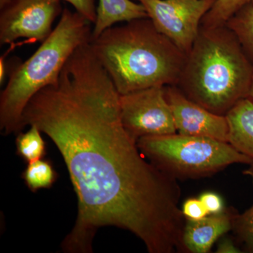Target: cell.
Wrapping results in <instances>:
<instances>
[{
  "mask_svg": "<svg viewBox=\"0 0 253 253\" xmlns=\"http://www.w3.org/2000/svg\"><path fill=\"white\" fill-rule=\"evenodd\" d=\"M4 59V56H1V59H0V83H1V84L4 81L5 76H6Z\"/></svg>",
  "mask_w": 253,
  "mask_h": 253,
  "instance_id": "obj_22",
  "label": "cell"
},
{
  "mask_svg": "<svg viewBox=\"0 0 253 253\" xmlns=\"http://www.w3.org/2000/svg\"><path fill=\"white\" fill-rule=\"evenodd\" d=\"M229 126V143L249 158V167L244 174L253 185V102L249 98L239 101L226 115Z\"/></svg>",
  "mask_w": 253,
  "mask_h": 253,
  "instance_id": "obj_11",
  "label": "cell"
},
{
  "mask_svg": "<svg viewBox=\"0 0 253 253\" xmlns=\"http://www.w3.org/2000/svg\"><path fill=\"white\" fill-rule=\"evenodd\" d=\"M249 99L251 100V101H252L253 102V76L252 80V84H251V89H250Z\"/></svg>",
  "mask_w": 253,
  "mask_h": 253,
  "instance_id": "obj_24",
  "label": "cell"
},
{
  "mask_svg": "<svg viewBox=\"0 0 253 253\" xmlns=\"http://www.w3.org/2000/svg\"><path fill=\"white\" fill-rule=\"evenodd\" d=\"M253 76V64L231 29L201 26L176 86L194 102L226 116L249 98Z\"/></svg>",
  "mask_w": 253,
  "mask_h": 253,
  "instance_id": "obj_3",
  "label": "cell"
},
{
  "mask_svg": "<svg viewBox=\"0 0 253 253\" xmlns=\"http://www.w3.org/2000/svg\"><path fill=\"white\" fill-rule=\"evenodd\" d=\"M176 132L229 143V126L226 116L218 115L186 97L176 85L165 86Z\"/></svg>",
  "mask_w": 253,
  "mask_h": 253,
  "instance_id": "obj_9",
  "label": "cell"
},
{
  "mask_svg": "<svg viewBox=\"0 0 253 253\" xmlns=\"http://www.w3.org/2000/svg\"><path fill=\"white\" fill-rule=\"evenodd\" d=\"M90 46L120 94L176 85L187 56L149 17L108 28Z\"/></svg>",
  "mask_w": 253,
  "mask_h": 253,
  "instance_id": "obj_2",
  "label": "cell"
},
{
  "mask_svg": "<svg viewBox=\"0 0 253 253\" xmlns=\"http://www.w3.org/2000/svg\"><path fill=\"white\" fill-rule=\"evenodd\" d=\"M120 111L123 126L136 142L144 136L176 133L165 86L120 95Z\"/></svg>",
  "mask_w": 253,
  "mask_h": 253,
  "instance_id": "obj_6",
  "label": "cell"
},
{
  "mask_svg": "<svg viewBox=\"0 0 253 253\" xmlns=\"http://www.w3.org/2000/svg\"><path fill=\"white\" fill-rule=\"evenodd\" d=\"M147 17L146 10L139 2L131 0H99L91 39L97 38L116 23Z\"/></svg>",
  "mask_w": 253,
  "mask_h": 253,
  "instance_id": "obj_12",
  "label": "cell"
},
{
  "mask_svg": "<svg viewBox=\"0 0 253 253\" xmlns=\"http://www.w3.org/2000/svg\"><path fill=\"white\" fill-rule=\"evenodd\" d=\"M138 149L150 162L176 179L212 175L249 158L228 142L174 133L141 137Z\"/></svg>",
  "mask_w": 253,
  "mask_h": 253,
  "instance_id": "obj_5",
  "label": "cell"
},
{
  "mask_svg": "<svg viewBox=\"0 0 253 253\" xmlns=\"http://www.w3.org/2000/svg\"><path fill=\"white\" fill-rule=\"evenodd\" d=\"M89 20L65 8L56 28L36 52L15 66L0 94V131L4 136L22 131L23 111L42 89L58 81L63 66L80 46L91 40Z\"/></svg>",
  "mask_w": 253,
  "mask_h": 253,
  "instance_id": "obj_4",
  "label": "cell"
},
{
  "mask_svg": "<svg viewBox=\"0 0 253 253\" xmlns=\"http://www.w3.org/2000/svg\"><path fill=\"white\" fill-rule=\"evenodd\" d=\"M217 253H244L234 244L232 240L224 239L218 245Z\"/></svg>",
  "mask_w": 253,
  "mask_h": 253,
  "instance_id": "obj_21",
  "label": "cell"
},
{
  "mask_svg": "<svg viewBox=\"0 0 253 253\" xmlns=\"http://www.w3.org/2000/svg\"><path fill=\"white\" fill-rule=\"evenodd\" d=\"M13 0H0V9H3L6 7L7 5L12 1Z\"/></svg>",
  "mask_w": 253,
  "mask_h": 253,
  "instance_id": "obj_23",
  "label": "cell"
},
{
  "mask_svg": "<svg viewBox=\"0 0 253 253\" xmlns=\"http://www.w3.org/2000/svg\"><path fill=\"white\" fill-rule=\"evenodd\" d=\"M225 25L235 34L253 64V5L241 8Z\"/></svg>",
  "mask_w": 253,
  "mask_h": 253,
  "instance_id": "obj_13",
  "label": "cell"
},
{
  "mask_svg": "<svg viewBox=\"0 0 253 253\" xmlns=\"http://www.w3.org/2000/svg\"><path fill=\"white\" fill-rule=\"evenodd\" d=\"M155 27L186 55L199 35L201 21L215 0H136Z\"/></svg>",
  "mask_w": 253,
  "mask_h": 253,
  "instance_id": "obj_7",
  "label": "cell"
},
{
  "mask_svg": "<svg viewBox=\"0 0 253 253\" xmlns=\"http://www.w3.org/2000/svg\"><path fill=\"white\" fill-rule=\"evenodd\" d=\"M237 212L225 209L219 214H209L200 220L186 219L182 234L184 252L208 253L221 236L232 230Z\"/></svg>",
  "mask_w": 253,
  "mask_h": 253,
  "instance_id": "obj_10",
  "label": "cell"
},
{
  "mask_svg": "<svg viewBox=\"0 0 253 253\" xmlns=\"http://www.w3.org/2000/svg\"><path fill=\"white\" fill-rule=\"evenodd\" d=\"M58 174L52 163L47 160L41 159L28 163L22 174L26 186L33 192L52 187Z\"/></svg>",
  "mask_w": 253,
  "mask_h": 253,
  "instance_id": "obj_14",
  "label": "cell"
},
{
  "mask_svg": "<svg viewBox=\"0 0 253 253\" xmlns=\"http://www.w3.org/2000/svg\"><path fill=\"white\" fill-rule=\"evenodd\" d=\"M232 230L245 252L253 253V205L242 214L236 213Z\"/></svg>",
  "mask_w": 253,
  "mask_h": 253,
  "instance_id": "obj_17",
  "label": "cell"
},
{
  "mask_svg": "<svg viewBox=\"0 0 253 253\" xmlns=\"http://www.w3.org/2000/svg\"><path fill=\"white\" fill-rule=\"evenodd\" d=\"M62 11L60 0H13L1 10L0 43L12 44L19 38L42 42Z\"/></svg>",
  "mask_w": 253,
  "mask_h": 253,
  "instance_id": "obj_8",
  "label": "cell"
},
{
  "mask_svg": "<svg viewBox=\"0 0 253 253\" xmlns=\"http://www.w3.org/2000/svg\"><path fill=\"white\" fill-rule=\"evenodd\" d=\"M199 199L209 214H219L225 210L224 201L221 196L212 191L203 193L200 196Z\"/></svg>",
  "mask_w": 253,
  "mask_h": 253,
  "instance_id": "obj_19",
  "label": "cell"
},
{
  "mask_svg": "<svg viewBox=\"0 0 253 253\" xmlns=\"http://www.w3.org/2000/svg\"><path fill=\"white\" fill-rule=\"evenodd\" d=\"M248 5H253V0H215L203 18L201 26L215 27L225 25L233 15Z\"/></svg>",
  "mask_w": 253,
  "mask_h": 253,
  "instance_id": "obj_16",
  "label": "cell"
},
{
  "mask_svg": "<svg viewBox=\"0 0 253 253\" xmlns=\"http://www.w3.org/2000/svg\"><path fill=\"white\" fill-rule=\"evenodd\" d=\"M70 3L81 15L91 23H95L96 19V9L95 6V0H60Z\"/></svg>",
  "mask_w": 253,
  "mask_h": 253,
  "instance_id": "obj_20",
  "label": "cell"
},
{
  "mask_svg": "<svg viewBox=\"0 0 253 253\" xmlns=\"http://www.w3.org/2000/svg\"><path fill=\"white\" fill-rule=\"evenodd\" d=\"M181 211L186 219L191 220H200L209 215L201 200L195 198L186 200Z\"/></svg>",
  "mask_w": 253,
  "mask_h": 253,
  "instance_id": "obj_18",
  "label": "cell"
},
{
  "mask_svg": "<svg viewBox=\"0 0 253 253\" xmlns=\"http://www.w3.org/2000/svg\"><path fill=\"white\" fill-rule=\"evenodd\" d=\"M120 95L88 42L23 111L21 129L36 126L49 136L77 196V219L61 250L92 253L99 229L115 226L134 234L150 253L183 252L177 179L145 160L123 126Z\"/></svg>",
  "mask_w": 253,
  "mask_h": 253,
  "instance_id": "obj_1",
  "label": "cell"
},
{
  "mask_svg": "<svg viewBox=\"0 0 253 253\" xmlns=\"http://www.w3.org/2000/svg\"><path fill=\"white\" fill-rule=\"evenodd\" d=\"M26 132L18 133L16 139V152L26 163L42 159L46 154V143L42 131L36 126H30Z\"/></svg>",
  "mask_w": 253,
  "mask_h": 253,
  "instance_id": "obj_15",
  "label": "cell"
}]
</instances>
